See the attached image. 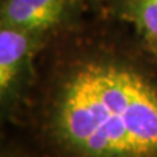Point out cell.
I'll use <instances>...</instances> for the list:
<instances>
[{"label":"cell","mask_w":157,"mask_h":157,"mask_svg":"<svg viewBox=\"0 0 157 157\" xmlns=\"http://www.w3.org/2000/svg\"><path fill=\"white\" fill-rule=\"evenodd\" d=\"M80 0H0V24L48 43L77 26Z\"/></svg>","instance_id":"3"},{"label":"cell","mask_w":157,"mask_h":157,"mask_svg":"<svg viewBox=\"0 0 157 157\" xmlns=\"http://www.w3.org/2000/svg\"><path fill=\"white\" fill-rule=\"evenodd\" d=\"M45 39L0 24V134H7L36 82Z\"/></svg>","instance_id":"2"},{"label":"cell","mask_w":157,"mask_h":157,"mask_svg":"<svg viewBox=\"0 0 157 157\" xmlns=\"http://www.w3.org/2000/svg\"><path fill=\"white\" fill-rule=\"evenodd\" d=\"M0 157H30V155L7 132L0 134Z\"/></svg>","instance_id":"5"},{"label":"cell","mask_w":157,"mask_h":157,"mask_svg":"<svg viewBox=\"0 0 157 157\" xmlns=\"http://www.w3.org/2000/svg\"><path fill=\"white\" fill-rule=\"evenodd\" d=\"M147 55L78 26L51 39L7 132L30 157H157V66Z\"/></svg>","instance_id":"1"},{"label":"cell","mask_w":157,"mask_h":157,"mask_svg":"<svg viewBox=\"0 0 157 157\" xmlns=\"http://www.w3.org/2000/svg\"><path fill=\"white\" fill-rule=\"evenodd\" d=\"M141 45H143V43H141ZM143 47L147 50V52L151 55V58L153 59V62L156 63V66H157V45H148V46L143 45Z\"/></svg>","instance_id":"6"},{"label":"cell","mask_w":157,"mask_h":157,"mask_svg":"<svg viewBox=\"0 0 157 157\" xmlns=\"http://www.w3.org/2000/svg\"><path fill=\"white\" fill-rule=\"evenodd\" d=\"M118 13L134 26L143 45H157V0H123Z\"/></svg>","instance_id":"4"}]
</instances>
